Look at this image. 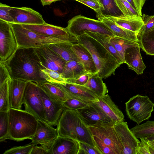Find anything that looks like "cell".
I'll return each instance as SVG.
<instances>
[{
  "label": "cell",
  "instance_id": "1",
  "mask_svg": "<svg viewBox=\"0 0 154 154\" xmlns=\"http://www.w3.org/2000/svg\"><path fill=\"white\" fill-rule=\"evenodd\" d=\"M5 63L12 79L32 82L38 85L47 82L41 72L45 68L34 48H18Z\"/></svg>",
  "mask_w": 154,
  "mask_h": 154
},
{
  "label": "cell",
  "instance_id": "2",
  "mask_svg": "<svg viewBox=\"0 0 154 154\" xmlns=\"http://www.w3.org/2000/svg\"><path fill=\"white\" fill-rule=\"evenodd\" d=\"M57 129L59 136L71 138L97 148L92 134L78 110L65 109Z\"/></svg>",
  "mask_w": 154,
  "mask_h": 154
},
{
  "label": "cell",
  "instance_id": "3",
  "mask_svg": "<svg viewBox=\"0 0 154 154\" xmlns=\"http://www.w3.org/2000/svg\"><path fill=\"white\" fill-rule=\"evenodd\" d=\"M76 38L78 43L83 45L90 53L100 77L105 79L115 75L116 70L121 65L108 50L85 33Z\"/></svg>",
  "mask_w": 154,
  "mask_h": 154
},
{
  "label": "cell",
  "instance_id": "4",
  "mask_svg": "<svg viewBox=\"0 0 154 154\" xmlns=\"http://www.w3.org/2000/svg\"><path fill=\"white\" fill-rule=\"evenodd\" d=\"M9 139L20 141L31 140L37 126L38 119L25 110L10 108L8 111Z\"/></svg>",
  "mask_w": 154,
  "mask_h": 154
},
{
  "label": "cell",
  "instance_id": "5",
  "mask_svg": "<svg viewBox=\"0 0 154 154\" xmlns=\"http://www.w3.org/2000/svg\"><path fill=\"white\" fill-rule=\"evenodd\" d=\"M10 23L15 35L18 48H37L58 43H78L77 38L73 36L63 37L45 35L27 29L20 24Z\"/></svg>",
  "mask_w": 154,
  "mask_h": 154
},
{
  "label": "cell",
  "instance_id": "6",
  "mask_svg": "<svg viewBox=\"0 0 154 154\" xmlns=\"http://www.w3.org/2000/svg\"><path fill=\"white\" fill-rule=\"evenodd\" d=\"M66 28L70 34L75 37L84 34L85 31L110 37L114 36L112 30L102 21L81 15L74 16L69 20Z\"/></svg>",
  "mask_w": 154,
  "mask_h": 154
},
{
  "label": "cell",
  "instance_id": "7",
  "mask_svg": "<svg viewBox=\"0 0 154 154\" xmlns=\"http://www.w3.org/2000/svg\"><path fill=\"white\" fill-rule=\"evenodd\" d=\"M125 104L128 117L138 125L148 120L154 110V103L147 96L136 95L130 98Z\"/></svg>",
  "mask_w": 154,
  "mask_h": 154
},
{
  "label": "cell",
  "instance_id": "8",
  "mask_svg": "<svg viewBox=\"0 0 154 154\" xmlns=\"http://www.w3.org/2000/svg\"><path fill=\"white\" fill-rule=\"evenodd\" d=\"M41 91L42 89L37 84L28 82L24 92L23 103L25 110L33 115L38 119L47 123Z\"/></svg>",
  "mask_w": 154,
  "mask_h": 154
},
{
  "label": "cell",
  "instance_id": "9",
  "mask_svg": "<svg viewBox=\"0 0 154 154\" xmlns=\"http://www.w3.org/2000/svg\"><path fill=\"white\" fill-rule=\"evenodd\" d=\"M113 123H99L88 126L95 135L110 147L116 154H123V148L114 127Z\"/></svg>",
  "mask_w": 154,
  "mask_h": 154
},
{
  "label": "cell",
  "instance_id": "10",
  "mask_svg": "<svg viewBox=\"0 0 154 154\" xmlns=\"http://www.w3.org/2000/svg\"><path fill=\"white\" fill-rule=\"evenodd\" d=\"M18 48L17 41L10 23L0 20V61L7 62Z\"/></svg>",
  "mask_w": 154,
  "mask_h": 154
},
{
  "label": "cell",
  "instance_id": "11",
  "mask_svg": "<svg viewBox=\"0 0 154 154\" xmlns=\"http://www.w3.org/2000/svg\"><path fill=\"white\" fill-rule=\"evenodd\" d=\"M36 53L45 69L62 73L66 61L48 45L34 48Z\"/></svg>",
  "mask_w": 154,
  "mask_h": 154
},
{
  "label": "cell",
  "instance_id": "12",
  "mask_svg": "<svg viewBox=\"0 0 154 154\" xmlns=\"http://www.w3.org/2000/svg\"><path fill=\"white\" fill-rule=\"evenodd\" d=\"M114 127L123 148V154H137L140 141L129 129L127 123H115Z\"/></svg>",
  "mask_w": 154,
  "mask_h": 154
},
{
  "label": "cell",
  "instance_id": "13",
  "mask_svg": "<svg viewBox=\"0 0 154 154\" xmlns=\"http://www.w3.org/2000/svg\"><path fill=\"white\" fill-rule=\"evenodd\" d=\"M9 13L14 23L39 24L46 23L40 13L30 8L11 7Z\"/></svg>",
  "mask_w": 154,
  "mask_h": 154
},
{
  "label": "cell",
  "instance_id": "14",
  "mask_svg": "<svg viewBox=\"0 0 154 154\" xmlns=\"http://www.w3.org/2000/svg\"><path fill=\"white\" fill-rule=\"evenodd\" d=\"M57 129L48 123L38 119L35 133L31 140L35 145L40 144L48 149L54 141L58 137Z\"/></svg>",
  "mask_w": 154,
  "mask_h": 154
},
{
  "label": "cell",
  "instance_id": "15",
  "mask_svg": "<svg viewBox=\"0 0 154 154\" xmlns=\"http://www.w3.org/2000/svg\"><path fill=\"white\" fill-rule=\"evenodd\" d=\"M53 84L63 90L70 98L88 103L98 101V97L89 88L85 86L67 82L62 84Z\"/></svg>",
  "mask_w": 154,
  "mask_h": 154
},
{
  "label": "cell",
  "instance_id": "16",
  "mask_svg": "<svg viewBox=\"0 0 154 154\" xmlns=\"http://www.w3.org/2000/svg\"><path fill=\"white\" fill-rule=\"evenodd\" d=\"M78 111L88 126L99 123H114L95 102L90 103L86 107Z\"/></svg>",
  "mask_w": 154,
  "mask_h": 154
},
{
  "label": "cell",
  "instance_id": "17",
  "mask_svg": "<svg viewBox=\"0 0 154 154\" xmlns=\"http://www.w3.org/2000/svg\"><path fill=\"white\" fill-rule=\"evenodd\" d=\"M41 95L47 123L52 126L57 125L65 109L62 103L52 100L42 89Z\"/></svg>",
  "mask_w": 154,
  "mask_h": 154
},
{
  "label": "cell",
  "instance_id": "18",
  "mask_svg": "<svg viewBox=\"0 0 154 154\" xmlns=\"http://www.w3.org/2000/svg\"><path fill=\"white\" fill-rule=\"evenodd\" d=\"M79 142L71 138L58 136L48 149L50 154H78Z\"/></svg>",
  "mask_w": 154,
  "mask_h": 154
},
{
  "label": "cell",
  "instance_id": "19",
  "mask_svg": "<svg viewBox=\"0 0 154 154\" xmlns=\"http://www.w3.org/2000/svg\"><path fill=\"white\" fill-rule=\"evenodd\" d=\"M28 81L19 79L8 81V98L10 108L21 109L24 91Z\"/></svg>",
  "mask_w": 154,
  "mask_h": 154
},
{
  "label": "cell",
  "instance_id": "20",
  "mask_svg": "<svg viewBox=\"0 0 154 154\" xmlns=\"http://www.w3.org/2000/svg\"><path fill=\"white\" fill-rule=\"evenodd\" d=\"M23 27L35 32L48 36L69 37L71 36L66 28L46 23L39 24H22Z\"/></svg>",
  "mask_w": 154,
  "mask_h": 154
},
{
  "label": "cell",
  "instance_id": "21",
  "mask_svg": "<svg viewBox=\"0 0 154 154\" xmlns=\"http://www.w3.org/2000/svg\"><path fill=\"white\" fill-rule=\"evenodd\" d=\"M98 98V101L95 103L111 119L114 123L124 122V116L123 113L108 94Z\"/></svg>",
  "mask_w": 154,
  "mask_h": 154
},
{
  "label": "cell",
  "instance_id": "22",
  "mask_svg": "<svg viewBox=\"0 0 154 154\" xmlns=\"http://www.w3.org/2000/svg\"><path fill=\"white\" fill-rule=\"evenodd\" d=\"M140 47L135 46L126 49L124 53L125 63L128 68L137 75L142 74L146 68L140 52Z\"/></svg>",
  "mask_w": 154,
  "mask_h": 154
},
{
  "label": "cell",
  "instance_id": "23",
  "mask_svg": "<svg viewBox=\"0 0 154 154\" xmlns=\"http://www.w3.org/2000/svg\"><path fill=\"white\" fill-rule=\"evenodd\" d=\"M72 48L79 62L83 65L88 73L93 74L97 73L92 56L89 51L85 47L77 43L73 44Z\"/></svg>",
  "mask_w": 154,
  "mask_h": 154
},
{
  "label": "cell",
  "instance_id": "24",
  "mask_svg": "<svg viewBox=\"0 0 154 154\" xmlns=\"http://www.w3.org/2000/svg\"><path fill=\"white\" fill-rule=\"evenodd\" d=\"M96 17L110 29L114 36L138 42L137 35L134 32L116 25L100 13H96Z\"/></svg>",
  "mask_w": 154,
  "mask_h": 154
},
{
  "label": "cell",
  "instance_id": "25",
  "mask_svg": "<svg viewBox=\"0 0 154 154\" xmlns=\"http://www.w3.org/2000/svg\"><path fill=\"white\" fill-rule=\"evenodd\" d=\"M103 15L113 21L116 25L134 32L137 35L143 24L142 17L130 18L125 17H116Z\"/></svg>",
  "mask_w": 154,
  "mask_h": 154
},
{
  "label": "cell",
  "instance_id": "26",
  "mask_svg": "<svg viewBox=\"0 0 154 154\" xmlns=\"http://www.w3.org/2000/svg\"><path fill=\"white\" fill-rule=\"evenodd\" d=\"M39 85L49 97L57 102L62 103L70 98L63 90L54 84L46 82Z\"/></svg>",
  "mask_w": 154,
  "mask_h": 154
},
{
  "label": "cell",
  "instance_id": "27",
  "mask_svg": "<svg viewBox=\"0 0 154 154\" xmlns=\"http://www.w3.org/2000/svg\"><path fill=\"white\" fill-rule=\"evenodd\" d=\"M74 44L62 42L50 44L48 46L66 62L75 60L79 62L72 47Z\"/></svg>",
  "mask_w": 154,
  "mask_h": 154
},
{
  "label": "cell",
  "instance_id": "28",
  "mask_svg": "<svg viewBox=\"0 0 154 154\" xmlns=\"http://www.w3.org/2000/svg\"><path fill=\"white\" fill-rule=\"evenodd\" d=\"M84 86L89 88L98 97H102L108 93L105 83L97 73L91 74L87 82Z\"/></svg>",
  "mask_w": 154,
  "mask_h": 154
},
{
  "label": "cell",
  "instance_id": "29",
  "mask_svg": "<svg viewBox=\"0 0 154 154\" xmlns=\"http://www.w3.org/2000/svg\"><path fill=\"white\" fill-rule=\"evenodd\" d=\"M88 73L79 62L71 60L66 62L62 75L66 79H76L81 75Z\"/></svg>",
  "mask_w": 154,
  "mask_h": 154
},
{
  "label": "cell",
  "instance_id": "30",
  "mask_svg": "<svg viewBox=\"0 0 154 154\" xmlns=\"http://www.w3.org/2000/svg\"><path fill=\"white\" fill-rule=\"evenodd\" d=\"M84 33L100 43L114 56L120 65L124 63L120 54L110 44L109 40L111 37L89 31H85Z\"/></svg>",
  "mask_w": 154,
  "mask_h": 154
},
{
  "label": "cell",
  "instance_id": "31",
  "mask_svg": "<svg viewBox=\"0 0 154 154\" xmlns=\"http://www.w3.org/2000/svg\"><path fill=\"white\" fill-rule=\"evenodd\" d=\"M109 42L120 54L125 63L124 53L128 48L140 46L138 42L129 40L116 36L111 37Z\"/></svg>",
  "mask_w": 154,
  "mask_h": 154
},
{
  "label": "cell",
  "instance_id": "32",
  "mask_svg": "<svg viewBox=\"0 0 154 154\" xmlns=\"http://www.w3.org/2000/svg\"><path fill=\"white\" fill-rule=\"evenodd\" d=\"M137 36L140 48L147 54L154 55V30Z\"/></svg>",
  "mask_w": 154,
  "mask_h": 154
},
{
  "label": "cell",
  "instance_id": "33",
  "mask_svg": "<svg viewBox=\"0 0 154 154\" xmlns=\"http://www.w3.org/2000/svg\"><path fill=\"white\" fill-rule=\"evenodd\" d=\"M131 131L138 139L145 138L154 135V121H148L131 128Z\"/></svg>",
  "mask_w": 154,
  "mask_h": 154
},
{
  "label": "cell",
  "instance_id": "34",
  "mask_svg": "<svg viewBox=\"0 0 154 154\" xmlns=\"http://www.w3.org/2000/svg\"><path fill=\"white\" fill-rule=\"evenodd\" d=\"M103 5L102 9L99 12L103 15L116 17H125L117 6L115 0H99Z\"/></svg>",
  "mask_w": 154,
  "mask_h": 154
},
{
  "label": "cell",
  "instance_id": "35",
  "mask_svg": "<svg viewBox=\"0 0 154 154\" xmlns=\"http://www.w3.org/2000/svg\"><path fill=\"white\" fill-rule=\"evenodd\" d=\"M41 72L44 78L49 82L62 84L66 82L62 74L56 71L45 68L42 69Z\"/></svg>",
  "mask_w": 154,
  "mask_h": 154
},
{
  "label": "cell",
  "instance_id": "36",
  "mask_svg": "<svg viewBox=\"0 0 154 154\" xmlns=\"http://www.w3.org/2000/svg\"><path fill=\"white\" fill-rule=\"evenodd\" d=\"M115 1L117 6L125 17L134 18L141 17L126 0H115Z\"/></svg>",
  "mask_w": 154,
  "mask_h": 154
},
{
  "label": "cell",
  "instance_id": "37",
  "mask_svg": "<svg viewBox=\"0 0 154 154\" xmlns=\"http://www.w3.org/2000/svg\"><path fill=\"white\" fill-rule=\"evenodd\" d=\"M9 139L8 111L0 112V141Z\"/></svg>",
  "mask_w": 154,
  "mask_h": 154
},
{
  "label": "cell",
  "instance_id": "38",
  "mask_svg": "<svg viewBox=\"0 0 154 154\" xmlns=\"http://www.w3.org/2000/svg\"><path fill=\"white\" fill-rule=\"evenodd\" d=\"M0 85V112L8 111L10 108L8 98V81Z\"/></svg>",
  "mask_w": 154,
  "mask_h": 154
},
{
  "label": "cell",
  "instance_id": "39",
  "mask_svg": "<svg viewBox=\"0 0 154 154\" xmlns=\"http://www.w3.org/2000/svg\"><path fill=\"white\" fill-rule=\"evenodd\" d=\"M89 103L71 98H69L62 103L65 109L75 110L83 109Z\"/></svg>",
  "mask_w": 154,
  "mask_h": 154
},
{
  "label": "cell",
  "instance_id": "40",
  "mask_svg": "<svg viewBox=\"0 0 154 154\" xmlns=\"http://www.w3.org/2000/svg\"><path fill=\"white\" fill-rule=\"evenodd\" d=\"M142 17L143 24L138 35L154 30V15L150 16L143 14Z\"/></svg>",
  "mask_w": 154,
  "mask_h": 154
},
{
  "label": "cell",
  "instance_id": "41",
  "mask_svg": "<svg viewBox=\"0 0 154 154\" xmlns=\"http://www.w3.org/2000/svg\"><path fill=\"white\" fill-rule=\"evenodd\" d=\"M33 143L20 146H15L5 150L3 154H31L34 146Z\"/></svg>",
  "mask_w": 154,
  "mask_h": 154
},
{
  "label": "cell",
  "instance_id": "42",
  "mask_svg": "<svg viewBox=\"0 0 154 154\" xmlns=\"http://www.w3.org/2000/svg\"><path fill=\"white\" fill-rule=\"evenodd\" d=\"M93 140L96 147L101 154H116L113 150L106 144L100 138L95 135H93Z\"/></svg>",
  "mask_w": 154,
  "mask_h": 154
},
{
  "label": "cell",
  "instance_id": "43",
  "mask_svg": "<svg viewBox=\"0 0 154 154\" xmlns=\"http://www.w3.org/2000/svg\"><path fill=\"white\" fill-rule=\"evenodd\" d=\"M140 139L137 154H154V148L144 138H141Z\"/></svg>",
  "mask_w": 154,
  "mask_h": 154
},
{
  "label": "cell",
  "instance_id": "44",
  "mask_svg": "<svg viewBox=\"0 0 154 154\" xmlns=\"http://www.w3.org/2000/svg\"><path fill=\"white\" fill-rule=\"evenodd\" d=\"M11 6L0 3V20L9 23H14L13 18L11 16L9 11Z\"/></svg>",
  "mask_w": 154,
  "mask_h": 154
},
{
  "label": "cell",
  "instance_id": "45",
  "mask_svg": "<svg viewBox=\"0 0 154 154\" xmlns=\"http://www.w3.org/2000/svg\"><path fill=\"white\" fill-rule=\"evenodd\" d=\"M88 6L97 13L103 9V5L99 0H74Z\"/></svg>",
  "mask_w": 154,
  "mask_h": 154
},
{
  "label": "cell",
  "instance_id": "46",
  "mask_svg": "<svg viewBox=\"0 0 154 154\" xmlns=\"http://www.w3.org/2000/svg\"><path fill=\"white\" fill-rule=\"evenodd\" d=\"M79 142L80 148L78 154H101L96 147L83 142Z\"/></svg>",
  "mask_w": 154,
  "mask_h": 154
},
{
  "label": "cell",
  "instance_id": "47",
  "mask_svg": "<svg viewBox=\"0 0 154 154\" xmlns=\"http://www.w3.org/2000/svg\"><path fill=\"white\" fill-rule=\"evenodd\" d=\"M12 79L5 62L0 61V85L6 80Z\"/></svg>",
  "mask_w": 154,
  "mask_h": 154
},
{
  "label": "cell",
  "instance_id": "48",
  "mask_svg": "<svg viewBox=\"0 0 154 154\" xmlns=\"http://www.w3.org/2000/svg\"><path fill=\"white\" fill-rule=\"evenodd\" d=\"M91 74L87 73L82 75L76 79H66V82L81 85H85L87 82Z\"/></svg>",
  "mask_w": 154,
  "mask_h": 154
},
{
  "label": "cell",
  "instance_id": "49",
  "mask_svg": "<svg viewBox=\"0 0 154 154\" xmlns=\"http://www.w3.org/2000/svg\"><path fill=\"white\" fill-rule=\"evenodd\" d=\"M137 11L139 14L142 17V8L146 0H126Z\"/></svg>",
  "mask_w": 154,
  "mask_h": 154
},
{
  "label": "cell",
  "instance_id": "50",
  "mask_svg": "<svg viewBox=\"0 0 154 154\" xmlns=\"http://www.w3.org/2000/svg\"><path fill=\"white\" fill-rule=\"evenodd\" d=\"M50 154L48 149L45 147L41 145L40 146L34 145L32 150L31 154Z\"/></svg>",
  "mask_w": 154,
  "mask_h": 154
},
{
  "label": "cell",
  "instance_id": "51",
  "mask_svg": "<svg viewBox=\"0 0 154 154\" xmlns=\"http://www.w3.org/2000/svg\"><path fill=\"white\" fill-rule=\"evenodd\" d=\"M61 0H40L43 6L50 5L52 3Z\"/></svg>",
  "mask_w": 154,
  "mask_h": 154
},
{
  "label": "cell",
  "instance_id": "52",
  "mask_svg": "<svg viewBox=\"0 0 154 154\" xmlns=\"http://www.w3.org/2000/svg\"><path fill=\"white\" fill-rule=\"evenodd\" d=\"M143 138H144L147 141L154 140V135L148 136L146 137Z\"/></svg>",
  "mask_w": 154,
  "mask_h": 154
},
{
  "label": "cell",
  "instance_id": "53",
  "mask_svg": "<svg viewBox=\"0 0 154 154\" xmlns=\"http://www.w3.org/2000/svg\"><path fill=\"white\" fill-rule=\"evenodd\" d=\"M148 143L152 146L154 148V140L153 141H147L146 140Z\"/></svg>",
  "mask_w": 154,
  "mask_h": 154
}]
</instances>
